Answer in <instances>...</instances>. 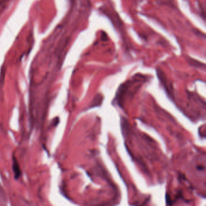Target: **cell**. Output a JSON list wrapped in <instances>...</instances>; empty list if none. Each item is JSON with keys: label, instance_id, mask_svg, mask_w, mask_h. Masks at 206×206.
<instances>
[{"label": "cell", "instance_id": "obj_1", "mask_svg": "<svg viewBox=\"0 0 206 206\" xmlns=\"http://www.w3.org/2000/svg\"><path fill=\"white\" fill-rule=\"evenodd\" d=\"M13 170L15 173V178L17 179H18L19 176L21 175V171L19 169V166L18 163V161L15 157L13 159Z\"/></svg>", "mask_w": 206, "mask_h": 206}]
</instances>
